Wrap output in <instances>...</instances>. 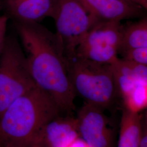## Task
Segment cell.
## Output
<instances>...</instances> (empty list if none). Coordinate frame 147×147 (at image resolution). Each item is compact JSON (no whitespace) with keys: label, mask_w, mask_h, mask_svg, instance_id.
<instances>
[{"label":"cell","mask_w":147,"mask_h":147,"mask_svg":"<svg viewBox=\"0 0 147 147\" xmlns=\"http://www.w3.org/2000/svg\"><path fill=\"white\" fill-rule=\"evenodd\" d=\"M78 137L76 118L59 115L45 125L36 144L41 147H68Z\"/></svg>","instance_id":"ba28073f"},{"label":"cell","mask_w":147,"mask_h":147,"mask_svg":"<svg viewBox=\"0 0 147 147\" xmlns=\"http://www.w3.org/2000/svg\"><path fill=\"white\" fill-rule=\"evenodd\" d=\"M61 113L53 98L35 86L16 100L0 118L5 147L36 145L45 125Z\"/></svg>","instance_id":"7a4b0ae2"},{"label":"cell","mask_w":147,"mask_h":147,"mask_svg":"<svg viewBox=\"0 0 147 147\" xmlns=\"http://www.w3.org/2000/svg\"><path fill=\"white\" fill-rule=\"evenodd\" d=\"M125 1H128V2H131L130 0H125Z\"/></svg>","instance_id":"7402d4cb"},{"label":"cell","mask_w":147,"mask_h":147,"mask_svg":"<svg viewBox=\"0 0 147 147\" xmlns=\"http://www.w3.org/2000/svg\"><path fill=\"white\" fill-rule=\"evenodd\" d=\"M124 109L135 113H141L147 105V83L138 84L123 99Z\"/></svg>","instance_id":"5bb4252c"},{"label":"cell","mask_w":147,"mask_h":147,"mask_svg":"<svg viewBox=\"0 0 147 147\" xmlns=\"http://www.w3.org/2000/svg\"><path fill=\"white\" fill-rule=\"evenodd\" d=\"M35 86L20 44L7 37L0 54V118L16 100Z\"/></svg>","instance_id":"277c9868"},{"label":"cell","mask_w":147,"mask_h":147,"mask_svg":"<svg viewBox=\"0 0 147 147\" xmlns=\"http://www.w3.org/2000/svg\"><path fill=\"white\" fill-rule=\"evenodd\" d=\"M5 144H4V142L3 141V139H2V137L1 136V135L0 134V147H5Z\"/></svg>","instance_id":"ffe728a7"},{"label":"cell","mask_w":147,"mask_h":147,"mask_svg":"<svg viewBox=\"0 0 147 147\" xmlns=\"http://www.w3.org/2000/svg\"><path fill=\"white\" fill-rule=\"evenodd\" d=\"M147 47V18L123 25L121 47L118 53L128 49Z\"/></svg>","instance_id":"4fadbf2b"},{"label":"cell","mask_w":147,"mask_h":147,"mask_svg":"<svg viewBox=\"0 0 147 147\" xmlns=\"http://www.w3.org/2000/svg\"><path fill=\"white\" fill-rule=\"evenodd\" d=\"M92 18L99 21H120L141 16L142 7L125 0H80Z\"/></svg>","instance_id":"52a82bcc"},{"label":"cell","mask_w":147,"mask_h":147,"mask_svg":"<svg viewBox=\"0 0 147 147\" xmlns=\"http://www.w3.org/2000/svg\"><path fill=\"white\" fill-rule=\"evenodd\" d=\"M123 25L120 21H99L89 28L80 42L78 49L88 47H121Z\"/></svg>","instance_id":"9c48e42d"},{"label":"cell","mask_w":147,"mask_h":147,"mask_svg":"<svg viewBox=\"0 0 147 147\" xmlns=\"http://www.w3.org/2000/svg\"><path fill=\"white\" fill-rule=\"evenodd\" d=\"M68 147H89L88 145L84 142V141L78 137L74 142H73Z\"/></svg>","instance_id":"ac0fdd59"},{"label":"cell","mask_w":147,"mask_h":147,"mask_svg":"<svg viewBox=\"0 0 147 147\" xmlns=\"http://www.w3.org/2000/svg\"><path fill=\"white\" fill-rule=\"evenodd\" d=\"M35 146V145H34V146H31V147H34Z\"/></svg>","instance_id":"603a6c76"},{"label":"cell","mask_w":147,"mask_h":147,"mask_svg":"<svg viewBox=\"0 0 147 147\" xmlns=\"http://www.w3.org/2000/svg\"><path fill=\"white\" fill-rule=\"evenodd\" d=\"M139 147H147V124L144 118L142 121V132Z\"/></svg>","instance_id":"e0dca14e"},{"label":"cell","mask_w":147,"mask_h":147,"mask_svg":"<svg viewBox=\"0 0 147 147\" xmlns=\"http://www.w3.org/2000/svg\"><path fill=\"white\" fill-rule=\"evenodd\" d=\"M11 16L18 22H39L51 17L53 0H5Z\"/></svg>","instance_id":"8fae6325"},{"label":"cell","mask_w":147,"mask_h":147,"mask_svg":"<svg viewBox=\"0 0 147 147\" xmlns=\"http://www.w3.org/2000/svg\"><path fill=\"white\" fill-rule=\"evenodd\" d=\"M16 29L35 84L53 98L62 112L70 113L75 109L76 95L55 33L39 22H16Z\"/></svg>","instance_id":"6da1fadb"},{"label":"cell","mask_w":147,"mask_h":147,"mask_svg":"<svg viewBox=\"0 0 147 147\" xmlns=\"http://www.w3.org/2000/svg\"><path fill=\"white\" fill-rule=\"evenodd\" d=\"M121 59L138 64L147 65V47L128 49L118 53Z\"/></svg>","instance_id":"9a60e30c"},{"label":"cell","mask_w":147,"mask_h":147,"mask_svg":"<svg viewBox=\"0 0 147 147\" xmlns=\"http://www.w3.org/2000/svg\"><path fill=\"white\" fill-rule=\"evenodd\" d=\"M118 96L124 98L138 84L147 83V67L118 58L111 64Z\"/></svg>","instance_id":"30bf717a"},{"label":"cell","mask_w":147,"mask_h":147,"mask_svg":"<svg viewBox=\"0 0 147 147\" xmlns=\"http://www.w3.org/2000/svg\"><path fill=\"white\" fill-rule=\"evenodd\" d=\"M34 147H41L40 146H38V145H35V146H34Z\"/></svg>","instance_id":"44dd1931"},{"label":"cell","mask_w":147,"mask_h":147,"mask_svg":"<svg viewBox=\"0 0 147 147\" xmlns=\"http://www.w3.org/2000/svg\"><path fill=\"white\" fill-rule=\"evenodd\" d=\"M68 67L74 92L85 102L103 110L115 104L119 96L111 64L75 57Z\"/></svg>","instance_id":"3957f363"},{"label":"cell","mask_w":147,"mask_h":147,"mask_svg":"<svg viewBox=\"0 0 147 147\" xmlns=\"http://www.w3.org/2000/svg\"><path fill=\"white\" fill-rule=\"evenodd\" d=\"M51 18L64 55L68 62L71 61L93 21L80 0H53Z\"/></svg>","instance_id":"5b68a950"},{"label":"cell","mask_w":147,"mask_h":147,"mask_svg":"<svg viewBox=\"0 0 147 147\" xmlns=\"http://www.w3.org/2000/svg\"><path fill=\"white\" fill-rule=\"evenodd\" d=\"M143 117L125 109L121 117L117 147H139Z\"/></svg>","instance_id":"7c38bea8"},{"label":"cell","mask_w":147,"mask_h":147,"mask_svg":"<svg viewBox=\"0 0 147 147\" xmlns=\"http://www.w3.org/2000/svg\"><path fill=\"white\" fill-rule=\"evenodd\" d=\"M104 110L85 102L76 118L79 137L89 147H113V132Z\"/></svg>","instance_id":"8992f818"},{"label":"cell","mask_w":147,"mask_h":147,"mask_svg":"<svg viewBox=\"0 0 147 147\" xmlns=\"http://www.w3.org/2000/svg\"><path fill=\"white\" fill-rule=\"evenodd\" d=\"M8 18L7 16H0V54L4 47L6 39V32Z\"/></svg>","instance_id":"2e32d148"},{"label":"cell","mask_w":147,"mask_h":147,"mask_svg":"<svg viewBox=\"0 0 147 147\" xmlns=\"http://www.w3.org/2000/svg\"><path fill=\"white\" fill-rule=\"evenodd\" d=\"M131 2L140 6L143 9L147 10V0H130Z\"/></svg>","instance_id":"d6986e66"}]
</instances>
